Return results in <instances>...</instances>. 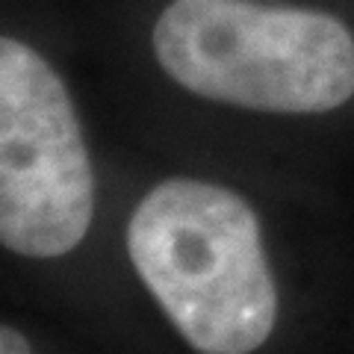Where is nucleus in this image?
<instances>
[{
	"label": "nucleus",
	"mask_w": 354,
	"mask_h": 354,
	"mask_svg": "<svg viewBox=\"0 0 354 354\" xmlns=\"http://www.w3.org/2000/svg\"><path fill=\"white\" fill-rule=\"evenodd\" d=\"M74 12L121 139L354 201V0H74Z\"/></svg>",
	"instance_id": "1"
},
{
	"label": "nucleus",
	"mask_w": 354,
	"mask_h": 354,
	"mask_svg": "<svg viewBox=\"0 0 354 354\" xmlns=\"http://www.w3.org/2000/svg\"><path fill=\"white\" fill-rule=\"evenodd\" d=\"M109 130L121 251L177 354H348L354 201H313Z\"/></svg>",
	"instance_id": "2"
},
{
	"label": "nucleus",
	"mask_w": 354,
	"mask_h": 354,
	"mask_svg": "<svg viewBox=\"0 0 354 354\" xmlns=\"http://www.w3.org/2000/svg\"><path fill=\"white\" fill-rule=\"evenodd\" d=\"M348 354H354V348H351V351H348Z\"/></svg>",
	"instance_id": "5"
},
{
	"label": "nucleus",
	"mask_w": 354,
	"mask_h": 354,
	"mask_svg": "<svg viewBox=\"0 0 354 354\" xmlns=\"http://www.w3.org/2000/svg\"><path fill=\"white\" fill-rule=\"evenodd\" d=\"M0 269L101 354H177L121 251L74 0H0Z\"/></svg>",
	"instance_id": "3"
},
{
	"label": "nucleus",
	"mask_w": 354,
	"mask_h": 354,
	"mask_svg": "<svg viewBox=\"0 0 354 354\" xmlns=\"http://www.w3.org/2000/svg\"><path fill=\"white\" fill-rule=\"evenodd\" d=\"M0 354H101L92 342L39 310L3 301Z\"/></svg>",
	"instance_id": "4"
}]
</instances>
